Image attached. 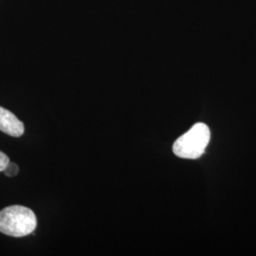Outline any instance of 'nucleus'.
Here are the masks:
<instances>
[{
  "instance_id": "nucleus-1",
  "label": "nucleus",
  "mask_w": 256,
  "mask_h": 256,
  "mask_svg": "<svg viewBox=\"0 0 256 256\" xmlns=\"http://www.w3.org/2000/svg\"><path fill=\"white\" fill-rule=\"evenodd\" d=\"M37 227V218L30 208L12 205L0 210V232L12 238L32 234Z\"/></svg>"
},
{
  "instance_id": "nucleus-2",
  "label": "nucleus",
  "mask_w": 256,
  "mask_h": 256,
  "mask_svg": "<svg viewBox=\"0 0 256 256\" xmlns=\"http://www.w3.org/2000/svg\"><path fill=\"white\" fill-rule=\"evenodd\" d=\"M210 137V129L205 124H196L174 142L173 152L174 155L182 158H198L205 152Z\"/></svg>"
},
{
  "instance_id": "nucleus-3",
  "label": "nucleus",
  "mask_w": 256,
  "mask_h": 256,
  "mask_svg": "<svg viewBox=\"0 0 256 256\" xmlns=\"http://www.w3.org/2000/svg\"><path fill=\"white\" fill-rule=\"evenodd\" d=\"M0 131L10 137L19 138L23 136L25 128L14 113L0 106Z\"/></svg>"
},
{
  "instance_id": "nucleus-4",
  "label": "nucleus",
  "mask_w": 256,
  "mask_h": 256,
  "mask_svg": "<svg viewBox=\"0 0 256 256\" xmlns=\"http://www.w3.org/2000/svg\"><path fill=\"white\" fill-rule=\"evenodd\" d=\"M18 171L19 168L18 164H14V162H10L9 164L6 167V169L4 170V173H5L7 176L12 178V176H14L18 174Z\"/></svg>"
},
{
  "instance_id": "nucleus-5",
  "label": "nucleus",
  "mask_w": 256,
  "mask_h": 256,
  "mask_svg": "<svg viewBox=\"0 0 256 256\" xmlns=\"http://www.w3.org/2000/svg\"><path fill=\"white\" fill-rule=\"evenodd\" d=\"M9 164V156L0 151V172H4V170Z\"/></svg>"
}]
</instances>
